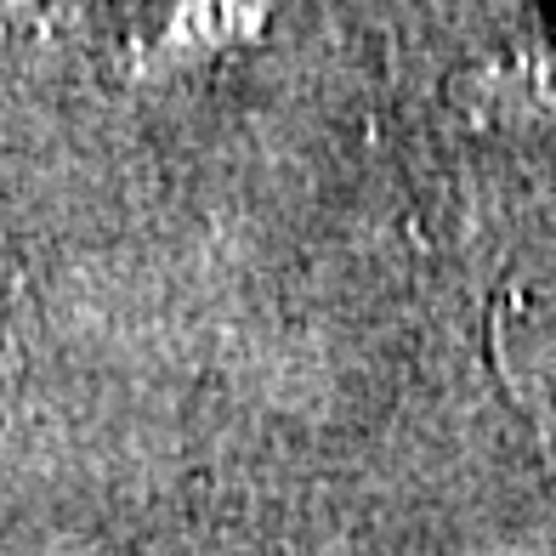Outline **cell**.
<instances>
[{
    "mask_svg": "<svg viewBox=\"0 0 556 556\" xmlns=\"http://www.w3.org/2000/svg\"><path fill=\"white\" fill-rule=\"evenodd\" d=\"M494 364L528 415L556 426V262L522 267L494 307Z\"/></svg>",
    "mask_w": 556,
    "mask_h": 556,
    "instance_id": "1",
    "label": "cell"
},
{
    "mask_svg": "<svg viewBox=\"0 0 556 556\" xmlns=\"http://www.w3.org/2000/svg\"><path fill=\"white\" fill-rule=\"evenodd\" d=\"M460 114L494 131H556V46H528L511 58H489L454 86Z\"/></svg>",
    "mask_w": 556,
    "mask_h": 556,
    "instance_id": "2",
    "label": "cell"
}]
</instances>
